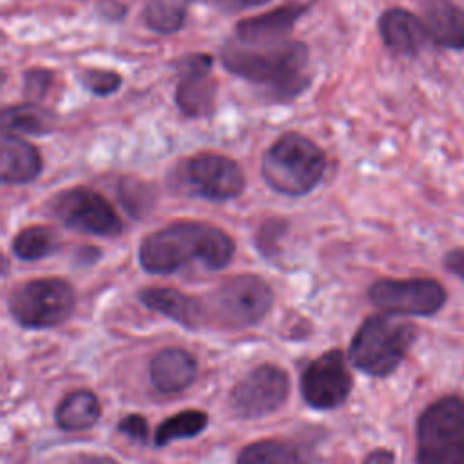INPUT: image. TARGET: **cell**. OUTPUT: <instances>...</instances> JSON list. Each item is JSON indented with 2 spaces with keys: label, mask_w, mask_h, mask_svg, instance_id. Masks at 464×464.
<instances>
[{
  "label": "cell",
  "mask_w": 464,
  "mask_h": 464,
  "mask_svg": "<svg viewBox=\"0 0 464 464\" xmlns=\"http://www.w3.org/2000/svg\"><path fill=\"white\" fill-rule=\"evenodd\" d=\"M364 464H393V453L388 450H375L366 457Z\"/></svg>",
  "instance_id": "obj_33"
},
{
  "label": "cell",
  "mask_w": 464,
  "mask_h": 464,
  "mask_svg": "<svg viewBox=\"0 0 464 464\" xmlns=\"http://www.w3.org/2000/svg\"><path fill=\"white\" fill-rule=\"evenodd\" d=\"M178 85L174 102L188 118L210 116L216 109L218 83L210 76L212 56L207 53L185 54L178 63Z\"/></svg>",
  "instance_id": "obj_13"
},
{
  "label": "cell",
  "mask_w": 464,
  "mask_h": 464,
  "mask_svg": "<svg viewBox=\"0 0 464 464\" xmlns=\"http://www.w3.org/2000/svg\"><path fill=\"white\" fill-rule=\"evenodd\" d=\"M80 82L94 96H111L121 87V76L109 69H85Z\"/></svg>",
  "instance_id": "obj_28"
},
{
  "label": "cell",
  "mask_w": 464,
  "mask_h": 464,
  "mask_svg": "<svg viewBox=\"0 0 464 464\" xmlns=\"http://www.w3.org/2000/svg\"><path fill=\"white\" fill-rule=\"evenodd\" d=\"M76 257L82 259L83 263H94L100 257V250L96 246H82L76 252Z\"/></svg>",
  "instance_id": "obj_34"
},
{
  "label": "cell",
  "mask_w": 464,
  "mask_h": 464,
  "mask_svg": "<svg viewBox=\"0 0 464 464\" xmlns=\"http://www.w3.org/2000/svg\"><path fill=\"white\" fill-rule=\"evenodd\" d=\"M377 29L382 44L390 51L404 56L417 54L430 40L422 18L402 7L386 9L379 16Z\"/></svg>",
  "instance_id": "obj_15"
},
{
  "label": "cell",
  "mask_w": 464,
  "mask_h": 464,
  "mask_svg": "<svg viewBox=\"0 0 464 464\" xmlns=\"http://www.w3.org/2000/svg\"><path fill=\"white\" fill-rule=\"evenodd\" d=\"M413 339V324L392 315H370L352 339L350 359L364 373L384 377L401 364Z\"/></svg>",
  "instance_id": "obj_4"
},
{
  "label": "cell",
  "mask_w": 464,
  "mask_h": 464,
  "mask_svg": "<svg viewBox=\"0 0 464 464\" xmlns=\"http://www.w3.org/2000/svg\"><path fill=\"white\" fill-rule=\"evenodd\" d=\"M237 464H312V455L294 440L268 439L243 448Z\"/></svg>",
  "instance_id": "obj_21"
},
{
  "label": "cell",
  "mask_w": 464,
  "mask_h": 464,
  "mask_svg": "<svg viewBox=\"0 0 464 464\" xmlns=\"http://www.w3.org/2000/svg\"><path fill=\"white\" fill-rule=\"evenodd\" d=\"M78 464H118V462H114L112 459H107V457H89Z\"/></svg>",
  "instance_id": "obj_36"
},
{
  "label": "cell",
  "mask_w": 464,
  "mask_h": 464,
  "mask_svg": "<svg viewBox=\"0 0 464 464\" xmlns=\"http://www.w3.org/2000/svg\"><path fill=\"white\" fill-rule=\"evenodd\" d=\"M2 183L27 185L33 183L44 169L38 149L16 134L2 132Z\"/></svg>",
  "instance_id": "obj_17"
},
{
  "label": "cell",
  "mask_w": 464,
  "mask_h": 464,
  "mask_svg": "<svg viewBox=\"0 0 464 464\" xmlns=\"http://www.w3.org/2000/svg\"><path fill=\"white\" fill-rule=\"evenodd\" d=\"M198 364L183 348H165L150 361V381L161 393H179L196 377Z\"/></svg>",
  "instance_id": "obj_19"
},
{
  "label": "cell",
  "mask_w": 464,
  "mask_h": 464,
  "mask_svg": "<svg viewBox=\"0 0 464 464\" xmlns=\"http://www.w3.org/2000/svg\"><path fill=\"white\" fill-rule=\"evenodd\" d=\"M290 390L286 373L274 364H261L230 392V408L237 419H259L276 411Z\"/></svg>",
  "instance_id": "obj_11"
},
{
  "label": "cell",
  "mask_w": 464,
  "mask_h": 464,
  "mask_svg": "<svg viewBox=\"0 0 464 464\" xmlns=\"http://www.w3.org/2000/svg\"><path fill=\"white\" fill-rule=\"evenodd\" d=\"M98 13H100L103 18L116 22V20H121V18L125 16L127 9H125L123 4H120V2H116V0H103V2L98 4Z\"/></svg>",
  "instance_id": "obj_32"
},
{
  "label": "cell",
  "mask_w": 464,
  "mask_h": 464,
  "mask_svg": "<svg viewBox=\"0 0 464 464\" xmlns=\"http://www.w3.org/2000/svg\"><path fill=\"white\" fill-rule=\"evenodd\" d=\"M74 304V288L60 277L25 281L7 299L11 317L20 326L33 330L62 324L72 314Z\"/></svg>",
  "instance_id": "obj_6"
},
{
  "label": "cell",
  "mask_w": 464,
  "mask_h": 464,
  "mask_svg": "<svg viewBox=\"0 0 464 464\" xmlns=\"http://www.w3.org/2000/svg\"><path fill=\"white\" fill-rule=\"evenodd\" d=\"M47 212L63 227L82 234L118 237L123 232L116 208L89 187H72L54 194L47 203Z\"/></svg>",
  "instance_id": "obj_9"
},
{
  "label": "cell",
  "mask_w": 464,
  "mask_h": 464,
  "mask_svg": "<svg viewBox=\"0 0 464 464\" xmlns=\"http://www.w3.org/2000/svg\"><path fill=\"white\" fill-rule=\"evenodd\" d=\"M174 185L192 198L230 201L243 194L246 179L241 167L228 156L199 152L174 169Z\"/></svg>",
  "instance_id": "obj_7"
},
{
  "label": "cell",
  "mask_w": 464,
  "mask_h": 464,
  "mask_svg": "<svg viewBox=\"0 0 464 464\" xmlns=\"http://www.w3.org/2000/svg\"><path fill=\"white\" fill-rule=\"evenodd\" d=\"M368 297L388 314L431 315L446 303V290L430 277L379 279L368 288Z\"/></svg>",
  "instance_id": "obj_10"
},
{
  "label": "cell",
  "mask_w": 464,
  "mask_h": 464,
  "mask_svg": "<svg viewBox=\"0 0 464 464\" xmlns=\"http://www.w3.org/2000/svg\"><path fill=\"white\" fill-rule=\"evenodd\" d=\"M326 172V154L319 143L301 132L281 134L261 158V178L277 194L301 198L310 194Z\"/></svg>",
  "instance_id": "obj_3"
},
{
  "label": "cell",
  "mask_w": 464,
  "mask_h": 464,
  "mask_svg": "<svg viewBox=\"0 0 464 464\" xmlns=\"http://www.w3.org/2000/svg\"><path fill=\"white\" fill-rule=\"evenodd\" d=\"M352 375L341 350H328L312 361L301 375V395L317 410L341 406L352 390Z\"/></svg>",
  "instance_id": "obj_12"
},
{
  "label": "cell",
  "mask_w": 464,
  "mask_h": 464,
  "mask_svg": "<svg viewBox=\"0 0 464 464\" xmlns=\"http://www.w3.org/2000/svg\"><path fill=\"white\" fill-rule=\"evenodd\" d=\"M138 297L147 308L183 324L185 328H199L205 319V304L174 288H143Z\"/></svg>",
  "instance_id": "obj_18"
},
{
  "label": "cell",
  "mask_w": 464,
  "mask_h": 464,
  "mask_svg": "<svg viewBox=\"0 0 464 464\" xmlns=\"http://www.w3.org/2000/svg\"><path fill=\"white\" fill-rule=\"evenodd\" d=\"M0 123L2 132L5 134L44 136L54 130L56 114L34 102H27L5 107L0 116Z\"/></svg>",
  "instance_id": "obj_20"
},
{
  "label": "cell",
  "mask_w": 464,
  "mask_h": 464,
  "mask_svg": "<svg viewBox=\"0 0 464 464\" xmlns=\"http://www.w3.org/2000/svg\"><path fill=\"white\" fill-rule=\"evenodd\" d=\"M272 288L263 277L237 274L214 288L203 304L218 323L243 328L259 323L272 308Z\"/></svg>",
  "instance_id": "obj_8"
},
{
  "label": "cell",
  "mask_w": 464,
  "mask_h": 464,
  "mask_svg": "<svg viewBox=\"0 0 464 464\" xmlns=\"http://www.w3.org/2000/svg\"><path fill=\"white\" fill-rule=\"evenodd\" d=\"M308 11L304 4H286L268 13L237 22L234 38L245 44H268L290 38L295 22Z\"/></svg>",
  "instance_id": "obj_14"
},
{
  "label": "cell",
  "mask_w": 464,
  "mask_h": 464,
  "mask_svg": "<svg viewBox=\"0 0 464 464\" xmlns=\"http://www.w3.org/2000/svg\"><path fill=\"white\" fill-rule=\"evenodd\" d=\"M207 413L199 410H185L179 411L169 419H165L154 435V444L156 446H167L172 440L179 439H190L199 435L207 428Z\"/></svg>",
  "instance_id": "obj_25"
},
{
  "label": "cell",
  "mask_w": 464,
  "mask_h": 464,
  "mask_svg": "<svg viewBox=\"0 0 464 464\" xmlns=\"http://www.w3.org/2000/svg\"><path fill=\"white\" fill-rule=\"evenodd\" d=\"M420 18L437 47L464 51V9L451 0H424Z\"/></svg>",
  "instance_id": "obj_16"
},
{
  "label": "cell",
  "mask_w": 464,
  "mask_h": 464,
  "mask_svg": "<svg viewBox=\"0 0 464 464\" xmlns=\"http://www.w3.org/2000/svg\"><path fill=\"white\" fill-rule=\"evenodd\" d=\"M60 246L54 228L45 225H31L22 228L11 243L13 254L22 261H38L51 256Z\"/></svg>",
  "instance_id": "obj_23"
},
{
  "label": "cell",
  "mask_w": 464,
  "mask_h": 464,
  "mask_svg": "<svg viewBox=\"0 0 464 464\" xmlns=\"http://www.w3.org/2000/svg\"><path fill=\"white\" fill-rule=\"evenodd\" d=\"M219 58L228 72L261 85L274 102L294 100L310 85V51L301 40L245 44L232 36Z\"/></svg>",
  "instance_id": "obj_1"
},
{
  "label": "cell",
  "mask_w": 464,
  "mask_h": 464,
  "mask_svg": "<svg viewBox=\"0 0 464 464\" xmlns=\"http://www.w3.org/2000/svg\"><path fill=\"white\" fill-rule=\"evenodd\" d=\"M234 5H237L239 9L243 7H257V5H265L268 4L270 0H230Z\"/></svg>",
  "instance_id": "obj_35"
},
{
  "label": "cell",
  "mask_w": 464,
  "mask_h": 464,
  "mask_svg": "<svg viewBox=\"0 0 464 464\" xmlns=\"http://www.w3.org/2000/svg\"><path fill=\"white\" fill-rule=\"evenodd\" d=\"M141 14L149 31L156 34H174L185 25L187 9L174 0H147Z\"/></svg>",
  "instance_id": "obj_24"
},
{
  "label": "cell",
  "mask_w": 464,
  "mask_h": 464,
  "mask_svg": "<svg viewBox=\"0 0 464 464\" xmlns=\"http://www.w3.org/2000/svg\"><path fill=\"white\" fill-rule=\"evenodd\" d=\"M417 464H464V401L444 397L417 422Z\"/></svg>",
  "instance_id": "obj_5"
},
{
  "label": "cell",
  "mask_w": 464,
  "mask_h": 464,
  "mask_svg": "<svg viewBox=\"0 0 464 464\" xmlns=\"http://www.w3.org/2000/svg\"><path fill=\"white\" fill-rule=\"evenodd\" d=\"M444 266L464 281V248H453L444 256Z\"/></svg>",
  "instance_id": "obj_31"
},
{
  "label": "cell",
  "mask_w": 464,
  "mask_h": 464,
  "mask_svg": "<svg viewBox=\"0 0 464 464\" xmlns=\"http://www.w3.org/2000/svg\"><path fill=\"white\" fill-rule=\"evenodd\" d=\"M288 230V221L283 218H268L265 219L256 234V246L265 257L276 256L279 250V243Z\"/></svg>",
  "instance_id": "obj_27"
},
{
  "label": "cell",
  "mask_w": 464,
  "mask_h": 464,
  "mask_svg": "<svg viewBox=\"0 0 464 464\" xmlns=\"http://www.w3.org/2000/svg\"><path fill=\"white\" fill-rule=\"evenodd\" d=\"M118 431L125 433L127 437L145 442L149 430H147V420L141 415H127L121 419V422L118 424Z\"/></svg>",
  "instance_id": "obj_30"
},
{
  "label": "cell",
  "mask_w": 464,
  "mask_h": 464,
  "mask_svg": "<svg viewBox=\"0 0 464 464\" xmlns=\"http://www.w3.org/2000/svg\"><path fill=\"white\" fill-rule=\"evenodd\" d=\"M98 397L89 390L69 393L56 408L54 419L62 430H85L100 417Z\"/></svg>",
  "instance_id": "obj_22"
},
{
  "label": "cell",
  "mask_w": 464,
  "mask_h": 464,
  "mask_svg": "<svg viewBox=\"0 0 464 464\" xmlns=\"http://www.w3.org/2000/svg\"><path fill=\"white\" fill-rule=\"evenodd\" d=\"M236 252L234 239L219 227L205 221H176L147 234L138 259L149 274H172L190 263L208 270L225 268Z\"/></svg>",
  "instance_id": "obj_2"
},
{
  "label": "cell",
  "mask_w": 464,
  "mask_h": 464,
  "mask_svg": "<svg viewBox=\"0 0 464 464\" xmlns=\"http://www.w3.org/2000/svg\"><path fill=\"white\" fill-rule=\"evenodd\" d=\"M118 194L129 214L134 218H141L152 208L156 199L152 188L138 179H121L118 185Z\"/></svg>",
  "instance_id": "obj_26"
},
{
  "label": "cell",
  "mask_w": 464,
  "mask_h": 464,
  "mask_svg": "<svg viewBox=\"0 0 464 464\" xmlns=\"http://www.w3.org/2000/svg\"><path fill=\"white\" fill-rule=\"evenodd\" d=\"M53 72L49 69H44V67H33V69H27L24 72V80H22V91L25 94V98H29V102H38L42 100L51 85H53Z\"/></svg>",
  "instance_id": "obj_29"
}]
</instances>
